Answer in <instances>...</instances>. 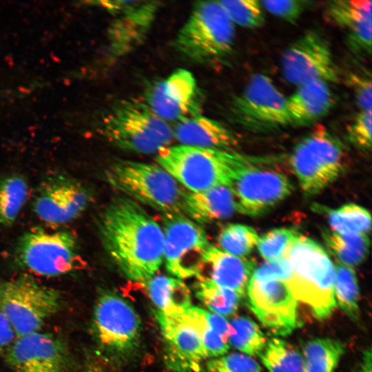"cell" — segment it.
Here are the masks:
<instances>
[{"label":"cell","instance_id":"1","mask_svg":"<svg viewBox=\"0 0 372 372\" xmlns=\"http://www.w3.org/2000/svg\"><path fill=\"white\" fill-rule=\"evenodd\" d=\"M103 246L124 276L145 283L163 261L164 232L136 202L118 198L99 220Z\"/></svg>","mask_w":372,"mask_h":372},{"label":"cell","instance_id":"2","mask_svg":"<svg viewBox=\"0 0 372 372\" xmlns=\"http://www.w3.org/2000/svg\"><path fill=\"white\" fill-rule=\"evenodd\" d=\"M285 258L289 267L285 282L297 301L307 304L318 319L331 316L337 306L334 265L326 251L313 239L298 234Z\"/></svg>","mask_w":372,"mask_h":372},{"label":"cell","instance_id":"3","mask_svg":"<svg viewBox=\"0 0 372 372\" xmlns=\"http://www.w3.org/2000/svg\"><path fill=\"white\" fill-rule=\"evenodd\" d=\"M242 155L231 150L185 145H169L157 152L158 165L189 192L229 187L232 172Z\"/></svg>","mask_w":372,"mask_h":372},{"label":"cell","instance_id":"4","mask_svg":"<svg viewBox=\"0 0 372 372\" xmlns=\"http://www.w3.org/2000/svg\"><path fill=\"white\" fill-rule=\"evenodd\" d=\"M108 183L135 202L165 216L183 215L186 192L158 165L121 160L105 171Z\"/></svg>","mask_w":372,"mask_h":372},{"label":"cell","instance_id":"5","mask_svg":"<svg viewBox=\"0 0 372 372\" xmlns=\"http://www.w3.org/2000/svg\"><path fill=\"white\" fill-rule=\"evenodd\" d=\"M234 35V24L218 1H198L179 30L174 45L185 59L206 64L231 52Z\"/></svg>","mask_w":372,"mask_h":372},{"label":"cell","instance_id":"6","mask_svg":"<svg viewBox=\"0 0 372 372\" xmlns=\"http://www.w3.org/2000/svg\"><path fill=\"white\" fill-rule=\"evenodd\" d=\"M105 136L114 145L141 154L157 153L174 139L173 128L143 101L123 100L103 121Z\"/></svg>","mask_w":372,"mask_h":372},{"label":"cell","instance_id":"7","mask_svg":"<svg viewBox=\"0 0 372 372\" xmlns=\"http://www.w3.org/2000/svg\"><path fill=\"white\" fill-rule=\"evenodd\" d=\"M14 258L19 266L45 277H57L81 269L77 238L69 230L34 227L18 239Z\"/></svg>","mask_w":372,"mask_h":372},{"label":"cell","instance_id":"8","mask_svg":"<svg viewBox=\"0 0 372 372\" xmlns=\"http://www.w3.org/2000/svg\"><path fill=\"white\" fill-rule=\"evenodd\" d=\"M343 149L340 140L322 125L295 146L289 163L307 196L321 192L340 176L344 169Z\"/></svg>","mask_w":372,"mask_h":372},{"label":"cell","instance_id":"9","mask_svg":"<svg viewBox=\"0 0 372 372\" xmlns=\"http://www.w3.org/2000/svg\"><path fill=\"white\" fill-rule=\"evenodd\" d=\"M238 213L264 214L287 198L293 185L284 174L266 167L256 158L242 156L232 172L229 185Z\"/></svg>","mask_w":372,"mask_h":372},{"label":"cell","instance_id":"10","mask_svg":"<svg viewBox=\"0 0 372 372\" xmlns=\"http://www.w3.org/2000/svg\"><path fill=\"white\" fill-rule=\"evenodd\" d=\"M60 303L57 291L30 277L0 281V309L17 337L39 331L46 320L58 311Z\"/></svg>","mask_w":372,"mask_h":372},{"label":"cell","instance_id":"11","mask_svg":"<svg viewBox=\"0 0 372 372\" xmlns=\"http://www.w3.org/2000/svg\"><path fill=\"white\" fill-rule=\"evenodd\" d=\"M230 110L236 122L254 132H270L291 124L287 99L263 74L251 76L233 99Z\"/></svg>","mask_w":372,"mask_h":372},{"label":"cell","instance_id":"12","mask_svg":"<svg viewBox=\"0 0 372 372\" xmlns=\"http://www.w3.org/2000/svg\"><path fill=\"white\" fill-rule=\"evenodd\" d=\"M92 330L102 348L123 354L139 343L141 319L126 300L112 292H103L94 307Z\"/></svg>","mask_w":372,"mask_h":372},{"label":"cell","instance_id":"13","mask_svg":"<svg viewBox=\"0 0 372 372\" xmlns=\"http://www.w3.org/2000/svg\"><path fill=\"white\" fill-rule=\"evenodd\" d=\"M113 16L108 52L113 60L129 54L146 39L161 3L156 1H102L96 3Z\"/></svg>","mask_w":372,"mask_h":372},{"label":"cell","instance_id":"14","mask_svg":"<svg viewBox=\"0 0 372 372\" xmlns=\"http://www.w3.org/2000/svg\"><path fill=\"white\" fill-rule=\"evenodd\" d=\"M163 260L178 279L196 276L209 247L204 229L183 215L165 216Z\"/></svg>","mask_w":372,"mask_h":372},{"label":"cell","instance_id":"15","mask_svg":"<svg viewBox=\"0 0 372 372\" xmlns=\"http://www.w3.org/2000/svg\"><path fill=\"white\" fill-rule=\"evenodd\" d=\"M92 198L90 191L76 179L63 174H53L38 186L32 208L43 222L62 225L82 214Z\"/></svg>","mask_w":372,"mask_h":372},{"label":"cell","instance_id":"16","mask_svg":"<svg viewBox=\"0 0 372 372\" xmlns=\"http://www.w3.org/2000/svg\"><path fill=\"white\" fill-rule=\"evenodd\" d=\"M247 293L249 309L273 334L287 335L299 325L298 301L283 280L251 278Z\"/></svg>","mask_w":372,"mask_h":372},{"label":"cell","instance_id":"17","mask_svg":"<svg viewBox=\"0 0 372 372\" xmlns=\"http://www.w3.org/2000/svg\"><path fill=\"white\" fill-rule=\"evenodd\" d=\"M281 68L285 79L297 86L314 79L334 83L339 79L328 43L313 30L305 32L287 48Z\"/></svg>","mask_w":372,"mask_h":372},{"label":"cell","instance_id":"18","mask_svg":"<svg viewBox=\"0 0 372 372\" xmlns=\"http://www.w3.org/2000/svg\"><path fill=\"white\" fill-rule=\"evenodd\" d=\"M155 316L164 340L167 368L174 372H200L207 357L194 319L186 311L166 315L157 311Z\"/></svg>","mask_w":372,"mask_h":372},{"label":"cell","instance_id":"19","mask_svg":"<svg viewBox=\"0 0 372 372\" xmlns=\"http://www.w3.org/2000/svg\"><path fill=\"white\" fill-rule=\"evenodd\" d=\"M145 96V103L168 123L200 114L199 87L193 74L185 69L153 83Z\"/></svg>","mask_w":372,"mask_h":372},{"label":"cell","instance_id":"20","mask_svg":"<svg viewBox=\"0 0 372 372\" xmlns=\"http://www.w3.org/2000/svg\"><path fill=\"white\" fill-rule=\"evenodd\" d=\"M5 358L16 372H66L68 363L63 343L40 331L17 337Z\"/></svg>","mask_w":372,"mask_h":372},{"label":"cell","instance_id":"21","mask_svg":"<svg viewBox=\"0 0 372 372\" xmlns=\"http://www.w3.org/2000/svg\"><path fill=\"white\" fill-rule=\"evenodd\" d=\"M254 268V261L233 256L210 245L196 277L198 280L209 279L243 297Z\"/></svg>","mask_w":372,"mask_h":372},{"label":"cell","instance_id":"22","mask_svg":"<svg viewBox=\"0 0 372 372\" xmlns=\"http://www.w3.org/2000/svg\"><path fill=\"white\" fill-rule=\"evenodd\" d=\"M372 3L370 0H337L328 3L329 20L344 29L350 43L368 54L371 51Z\"/></svg>","mask_w":372,"mask_h":372},{"label":"cell","instance_id":"23","mask_svg":"<svg viewBox=\"0 0 372 372\" xmlns=\"http://www.w3.org/2000/svg\"><path fill=\"white\" fill-rule=\"evenodd\" d=\"M173 134L174 138L185 145L231 150L238 144L236 136L231 130L201 114L176 123Z\"/></svg>","mask_w":372,"mask_h":372},{"label":"cell","instance_id":"24","mask_svg":"<svg viewBox=\"0 0 372 372\" xmlns=\"http://www.w3.org/2000/svg\"><path fill=\"white\" fill-rule=\"evenodd\" d=\"M333 104L327 82L314 79L304 83L287 99L290 123L301 126L312 124L327 115Z\"/></svg>","mask_w":372,"mask_h":372},{"label":"cell","instance_id":"25","mask_svg":"<svg viewBox=\"0 0 372 372\" xmlns=\"http://www.w3.org/2000/svg\"><path fill=\"white\" fill-rule=\"evenodd\" d=\"M237 212L234 196L227 186L203 192H186L184 213L199 223L221 220Z\"/></svg>","mask_w":372,"mask_h":372},{"label":"cell","instance_id":"26","mask_svg":"<svg viewBox=\"0 0 372 372\" xmlns=\"http://www.w3.org/2000/svg\"><path fill=\"white\" fill-rule=\"evenodd\" d=\"M143 285L158 311L164 314H183L192 307L190 290L180 279L155 275Z\"/></svg>","mask_w":372,"mask_h":372},{"label":"cell","instance_id":"27","mask_svg":"<svg viewBox=\"0 0 372 372\" xmlns=\"http://www.w3.org/2000/svg\"><path fill=\"white\" fill-rule=\"evenodd\" d=\"M344 353V345L338 340L313 339L303 347L304 372H333Z\"/></svg>","mask_w":372,"mask_h":372},{"label":"cell","instance_id":"28","mask_svg":"<svg viewBox=\"0 0 372 372\" xmlns=\"http://www.w3.org/2000/svg\"><path fill=\"white\" fill-rule=\"evenodd\" d=\"M322 238L329 250L339 262L353 267L366 258L370 240L366 234H340L331 229L322 231Z\"/></svg>","mask_w":372,"mask_h":372},{"label":"cell","instance_id":"29","mask_svg":"<svg viewBox=\"0 0 372 372\" xmlns=\"http://www.w3.org/2000/svg\"><path fill=\"white\" fill-rule=\"evenodd\" d=\"M28 196L25 179L12 174L0 178V224L10 227L16 221Z\"/></svg>","mask_w":372,"mask_h":372},{"label":"cell","instance_id":"30","mask_svg":"<svg viewBox=\"0 0 372 372\" xmlns=\"http://www.w3.org/2000/svg\"><path fill=\"white\" fill-rule=\"evenodd\" d=\"M333 293L342 311L352 320L358 321L359 311V286L353 268L340 262L334 265Z\"/></svg>","mask_w":372,"mask_h":372},{"label":"cell","instance_id":"31","mask_svg":"<svg viewBox=\"0 0 372 372\" xmlns=\"http://www.w3.org/2000/svg\"><path fill=\"white\" fill-rule=\"evenodd\" d=\"M259 357L269 372H304L302 354L282 339H270Z\"/></svg>","mask_w":372,"mask_h":372},{"label":"cell","instance_id":"32","mask_svg":"<svg viewBox=\"0 0 372 372\" xmlns=\"http://www.w3.org/2000/svg\"><path fill=\"white\" fill-rule=\"evenodd\" d=\"M327 216L331 230L345 235L366 234L370 231L371 217L364 207L347 203L336 209L327 210Z\"/></svg>","mask_w":372,"mask_h":372},{"label":"cell","instance_id":"33","mask_svg":"<svg viewBox=\"0 0 372 372\" xmlns=\"http://www.w3.org/2000/svg\"><path fill=\"white\" fill-rule=\"evenodd\" d=\"M229 325V343L245 355L260 356L267 340L258 325L246 316L234 318Z\"/></svg>","mask_w":372,"mask_h":372},{"label":"cell","instance_id":"34","mask_svg":"<svg viewBox=\"0 0 372 372\" xmlns=\"http://www.w3.org/2000/svg\"><path fill=\"white\" fill-rule=\"evenodd\" d=\"M196 295L212 313L223 316L234 314L242 298L236 291L223 287L207 278L198 280Z\"/></svg>","mask_w":372,"mask_h":372},{"label":"cell","instance_id":"35","mask_svg":"<svg viewBox=\"0 0 372 372\" xmlns=\"http://www.w3.org/2000/svg\"><path fill=\"white\" fill-rule=\"evenodd\" d=\"M259 236L251 227L229 224L218 237L220 249L233 256L245 258L257 245Z\"/></svg>","mask_w":372,"mask_h":372},{"label":"cell","instance_id":"36","mask_svg":"<svg viewBox=\"0 0 372 372\" xmlns=\"http://www.w3.org/2000/svg\"><path fill=\"white\" fill-rule=\"evenodd\" d=\"M234 24L244 28L260 27L265 22L263 8L257 0L218 1Z\"/></svg>","mask_w":372,"mask_h":372},{"label":"cell","instance_id":"37","mask_svg":"<svg viewBox=\"0 0 372 372\" xmlns=\"http://www.w3.org/2000/svg\"><path fill=\"white\" fill-rule=\"evenodd\" d=\"M298 236L290 229H275L260 236L256 246L265 261L275 260L285 258Z\"/></svg>","mask_w":372,"mask_h":372},{"label":"cell","instance_id":"38","mask_svg":"<svg viewBox=\"0 0 372 372\" xmlns=\"http://www.w3.org/2000/svg\"><path fill=\"white\" fill-rule=\"evenodd\" d=\"M186 312L196 324L207 357L225 355L229 348L228 341L211 327L205 316V310L192 306Z\"/></svg>","mask_w":372,"mask_h":372},{"label":"cell","instance_id":"39","mask_svg":"<svg viewBox=\"0 0 372 372\" xmlns=\"http://www.w3.org/2000/svg\"><path fill=\"white\" fill-rule=\"evenodd\" d=\"M208 372H262L258 363L244 353H232L216 358L207 364Z\"/></svg>","mask_w":372,"mask_h":372},{"label":"cell","instance_id":"40","mask_svg":"<svg viewBox=\"0 0 372 372\" xmlns=\"http://www.w3.org/2000/svg\"><path fill=\"white\" fill-rule=\"evenodd\" d=\"M371 111H360L347 127L349 141L360 149L371 147Z\"/></svg>","mask_w":372,"mask_h":372},{"label":"cell","instance_id":"41","mask_svg":"<svg viewBox=\"0 0 372 372\" xmlns=\"http://www.w3.org/2000/svg\"><path fill=\"white\" fill-rule=\"evenodd\" d=\"M306 1L300 0H265L260 3L264 9L283 20L295 23L307 7Z\"/></svg>","mask_w":372,"mask_h":372},{"label":"cell","instance_id":"42","mask_svg":"<svg viewBox=\"0 0 372 372\" xmlns=\"http://www.w3.org/2000/svg\"><path fill=\"white\" fill-rule=\"evenodd\" d=\"M347 82L355 94L361 111H371L372 87L370 77L352 73L347 77Z\"/></svg>","mask_w":372,"mask_h":372},{"label":"cell","instance_id":"43","mask_svg":"<svg viewBox=\"0 0 372 372\" xmlns=\"http://www.w3.org/2000/svg\"><path fill=\"white\" fill-rule=\"evenodd\" d=\"M289 274L288 262L285 258L275 260L265 261L264 264L256 268L251 278L262 280L278 278L286 281Z\"/></svg>","mask_w":372,"mask_h":372},{"label":"cell","instance_id":"44","mask_svg":"<svg viewBox=\"0 0 372 372\" xmlns=\"http://www.w3.org/2000/svg\"><path fill=\"white\" fill-rule=\"evenodd\" d=\"M17 338V335L5 313L0 309V352L5 353Z\"/></svg>","mask_w":372,"mask_h":372},{"label":"cell","instance_id":"45","mask_svg":"<svg viewBox=\"0 0 372 372\" xmlns=\"http://www.w3.org/2000/svg\"><path fill=\"white\" fill-rule=\"evenodd\" d=\"M359 372H372L371 351L370 349L364 352Z\"/></svg>","mask_w":372,"mask_h":372},{"label":"cell","instance_id":"46","mask_svg":"<svg viewBox=\"0 0 372 372\" xmlns=\"http://www.w3.org/2000/svg\"><path fill=\"white\" fill-rule=\"evenodd\" d=\"M77 372H110V371H108L103 366L99 364L90 363L83 366Z\"/></svg>","mask_w":372,"mask_h":372}]
</instances>
